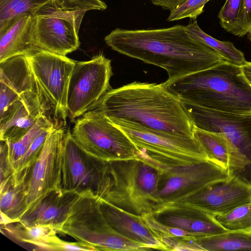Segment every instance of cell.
I'll return each instance as SVG.
<instances>
[{"label":"cell","mask_w":251,"mask_h":251,"mask_svg":"<svg viewBox=\"0 0 251 251\" xmlns=\"http://www.w3.org/2000/svg\"><path fill=\"white\" fill-rule=\"evenodd\" d=\"M79 10H104L107 8L106 4L102 0H70Z\"/></svg>","instance_id":"cell-35"},{"label":"cell","mask_w":251,"mask_h":251,"mask_svg":"<svg viewBox=\"0 0 251 251\" xmlns=\"http://www.w3.org/2000/svg\"><path fill=\"white\" fill-rule=\"evenodd\" d=\"M209 0H187L181 5L171 11L167 21H175L186 18L196 19L203 13L205 4Z\"/></svg>","instance_id":"cell-32"},{"label":"cell","mask_w":251,"mask_h":251,"mask_svg":"<svg viewBox=\"0 0 251 251\" xmlns=\"http://www.w3.org/2000/svg\"><path fill=\"white\" fill-rule=\"evenodd\" d=\"M26 55L50 108L65 124L68 116V89L75 61L39 49Z\"/></svg>","instance_id":"cell-12"},{"label":"cell","mask_w":251,"mask_h":251,"mask_svg":"<svg viewBox=\"0 0 251 251\" xmlns=\"http://www.w3.org/2000/svg\"><path fill=\"white\" fill-rule=\"evenodd\" d=\"M105 162L85 152L68 130L63 142L61 190L97 195L103 177Z\"/></svg>","instance_id":"cell-14"},{"label":"cell","mask_w":251,"mask_h":251,"mask_svg":"<svg viewBox=\"0 0 251 251\" xmlns=\"http://www.w3.org/2000/svg\"><path fill=\"white\" fill-rule=\"evenodd\" d=\"M114 124L136 146L139 157L151 160L161 168L187 166L208 159L194 137L178 136L123 123Z\"/></svg>","instance_id":"cell-8"},{"label":"cell","mask_w":251,"mask_h":251,"mask_svg":"<svg viewBox=\"0 0 251 251\" xmlns=\"http://www.w3.org/2000/svg\"><path fill=\"white\" fill-rule=\"evenodd\" d=\"M87 12L60 9L53 4L41 7L33 14L36 48L64 56L77 50L79 31Z\"/></svg>","instance_id":"cell-10"},{"label":"cell","mask_w":251,"mask_h":251,"mask_svg":"<svg viewBox=\"0 0 251 251\" xmlns=\"http://www.w3.org/2000/svg\"><path fill=\"white\" fill-rule=\"evenodd\" d=\"M152 214L161 223L191 232L198 237L228 231L218 223L213 214L186 202L164 206Z\"/></svg>","instance_id":"cell-17"},{"label":"cell","mask_w":251,"mask_h":251,"mask_svg":"<svg viewBox=\"0 0 251 251\" xmlns=\"http://www.w3.org/2000/svg\"><path fill=\"white\" fill-rule=\"evenodd\" d=\"M0 230L3 234L16 242L31 245L34 251H42L57 233L50 225L28 226L19 222L1 225Z\"/></svg>","instance_id":"cell-24"},{"label":"cell","mask_w":251,"mask_h":251,"mask_svg":"<svg viewBox=\"0 0 251 251\" xmlns=\"http://www.w3.org/2000/svg\"><path fill=\"white\" fill-rule=\"evenodd\" d=\"M93 108L114 123L194 137V126L181 101L161 83L135 81L111 89Z\"/></svg>","instance_id":"cell-2"},{"label":"cell","mask_w":251,"mask_h":251,"mask_svg":"<svg viewBox=\"0 0 251 251\" xmlns=\"http://www.w3.org/2000/svg\"><path fill=\"white\" fill-rule=\"evenodd\" d=\"M242 68L245 77L251 85V62L248 61Z\"/></svg>","instance_id":"cell-38"},{"label":"cell","mask_w":251,"mask_h":251,"mask_svg":"<svg viewBox=\"0 0 251 251\" xmlns=\"http://www.w3.org/2000/svg\"><path fill=\"white\" fill-rule=\"evenodd\" d=\"M199 251H251V229L227 231L209 236L197 237Z\"/></svg>","instance_id":"cell-25"},{"label":"cell","mask_w":251,"mask_h":251,"mask_svg":"<svg viewBox=\"0 0 251 251\" xmlns=\"http://www.w3.org/2000/svg\"><path fill=\"white\" fill-rule=\"evenodd\" d=\"M29 169L0 180V212L13 223L19 222L26 212L25 181Z\"/></svg>","instance_id":"cell-23"},{"label":"cell","mask_w":251,"mask_h":251,"mask_svg":"<svg viewBox=\"0 0 251 251\" xmlns=\"http://www.w3.org/2000/svg\"><path fill=\"white\" fill-rule=\"evenodd\" d=\"M51 129L44 131L35 139L24 155L16 164L13 174L20 173L26 171L34 165L41 151L48 134Z\"/></svg>","instance_id":"cell-31"},{"label":"cell","mask_w":251,"mask_h":251,"mask_svg":"<svg viewBox=\"0 0 251 251\" xmlns=\"http://www.w3.org/2000/svg\"><path fill=\"white\" fill-rule=\"evenodd\" d=\"M161 171L158 165L142 157L105 162L97 195L137 215L153 213Z\"/></svg>","instance_id":"cell-4"},{"label":"cell","mask_w":251,"mask_h":251,"mask_svg":"<svg viewBox=\"0 0 251 251\" xmlns=\"http://www.w3.org/2000/svg\"><path fill=\"white\" fill-rule=\"evenodd\" d=\"M42 251H96L98 250L94 246L82 242H75L63 240L55 234L44 246Z\"/></svg>","instance_id":"cell-33"},{"label":"cell","mask_w":251,"mask_h":251,"mask_svg":"<svg viewBox=\"0 0 251 251\" xmlns=\"http://www.w3.org/2000/svg\"><path fill=\"white\" fill-rule=\"evenodd\" d=\"M181 101L194 127L226 137L231 148L229 178L235 177L251 186V115L222 112Z\"/></svg>","instance_id":"cell-5"},{"label":"cell","mask_w":251,"mask_h":251,"mask_svg":"<svg viewBox=\"0 0 251 251\" xmlns=\"http://www.w3.org/2000/svg\"><path fill=\"white\" fill-rule=\"evenodd\" d=\"M244 0H226L218 15L222 27L233 35L243 9Z\"/></svg>","instance_id":"cell-30"},{"label":"cell","mask_w":251,"mask_h":251,"mask_svg":"<svg viewBox=\"0 0 251 251\" xmlns=\"http://www.w3.org/2000/svg\"><path fill=\"white\" fill-rule=\"evenodd\" d=\"M52 0L55 6L59 8L63 9H77L70 0Z\"/></svg>","instance_id":"cell-37"},{"label":"cell","mask_w":251,"mask_h":251,"mask_svg":"<svg viewBox=\"0 0 251 251\" xmlns=\"http://www.w3.org/2000/svg\"><path fill=\"white\" fill-rule=\"evenodd\" d=\"M183 202L201 208L214 215L224 214L239 206L251 202V186L233 176L205 187Z\"/></svg>","instance_id":"cell-16"},{"label":"cell","mask_w":251,"mask_h":251,"mask_svg":"<svg viewBox=\"0 0 251 251\" xmlns=\"http://www.w3.org/2000/svg\"><path fill=\"white\" fill-rule=\"evenodd\" d=\"M186 27L192 37L214 50L226 61L239 66H243L248 62L244 53L232 43L220 41L207 34L201 28L196 20L189 23Z\"/></svg>","instance_id":"cell-27"},{"label":"cell","mask_w":251,"mask_h":251,"mask_svg":"<svg viewBox=\"0 0 251 251\" xmlns=\"http://www.w3.org/2000/svg\"><path fill=\"white\" fill-rule=\"evenodd\" d=\"M100 200L101 209L108 223L117 232L145 245L150 250L168 251L141 216L124 210L102 199Z\"/></svg>","instance_id":"cell-19"},{"label":"cell","mask_w":251,"mask_h":251,"mask_svg":"<svg viewBox=\"0 0 251 251\" xmlns=\"http://www.w3.org/2000/svg\"><path fill=\"white\" fill-rule=\"evenodd\" d=\"M41 91L26 55H19L0 62V116L23 94Z\"/></svg>","instance_id":"cell-18"},{"label":"cell","mask_w":251,"mask_h":251,"mask_svg":"<svg viewBox=\"0 0 251 251\" xmlns=\"http://www.w3.org/2000/svg\"><path fill=\"white\" fill-rule=\"evenodd\" d=\"M251 30V0H245L234 35L243 37Z\"/></svg>","instance_id":"cell-34"},{"label":"cell","mask_w":251,"mask_h":251,"mask_svg":"<svg viewBox=\"0 0 251 251\" xmlns=\"http://www.w3.org/2000/svg\"><path fill=\"white\" fill-rule=\"evenodd\" d=\"M79 195L61 190L52 192L25 213L19 222L28 226L50 225L56 231L65 222Z\"/></svg>","instance_id":"cell-20"},{"label":"cell","mask_w":251,"mask_h":251,"mask_svg":"<svg viewBox=\"0 0 251 251\" xmlns=\"http://www.w3.org/2000/svg\"><path fill=\"white\" fill-rule=\"evenodd\" d=\"M161 84L182 101L222 112L251 115V85L242 66L226 61Z\"/></svg>","instance_id":"cell-3"},{"label":"cell","mask_w":251,"mask_h":251,"mask_svg":"<svg viewBox=\"0 0 251 251\" xmlns=\"http://www.w3.org/2000/svg\"><path fill=\"white\" fill-rule=\"evenodd\" d=\"M152 3L170 11L176 9L187 0H150Z\"/></svg>","instance_id":"cell-36"},{"label":"cell","mask_w":251,"mask_h":251,"mask_svg":"<svg viewBox=\"0 0 251 251\" xmlns=\"http://www.w3.org/2000/svg\"><path fill=\"white\" fill-rule=\"evenodd\" d=\"M249 33V39H250V41H251V30L248 32Z\"/></svg>","instance_id":"cell-39"},{"label":"cell","mask_w":251,"mask_h":251,"mask_svg":"<svg viewBox=\"0 0 251 251\" xmlns=\"http://www.w3.org/2000/svg\"><path fill=\"white\" fill-rule=\"evenodd\" d=\"M193 135L202 147L208 159L227 171L231 148L226 137L222 133L208 131L194 126Z\"/></svg>","instance_id":"cell-26"},{"label":"cell","mask_w":251,"mask_h":251,"mask_svg":"<svg viewBox=\"0 0 251 251\" xmlns=\"http://www.w3.org/2000/svg\"><path fill=\"white\" fill-rule=\"evenodd\" d=\"M228 178L226 170L209 159L187 166L163 168L154 212L164 206L183 202L205 187Z\"/></svg>","instance_id":"cell-9"},{"label":"cell","mask_w":251,"mask_h":251,"mask_svg":"<svg viewBox=\"0 0 251 251\" xmlns=\"http://www.w3.org/2000/svg\"><path fill=\"white\" fill-rule=\"evenodd\" d=\"M72 134L85 152L100 161L139 157V151L127 134L96 108L75 121Z\"/></svg>","instance_id":"cell-7"},{"label":"cell","mask_w":251,"mask_h":251,"mask_svg":"<svg viewBox=\"0 0 251 251\" xmlns=\"http://www.w3.org/2000/svg\"><path fill=\"white\" fill-rule=\"evenodd\" d=\"M214 216L218 223L227 230L251 229V202L239 206L226 214Z\"/></svg>","instance_id":"cell-29"},{"label":"cell","mask_w":251,"mask_h":251,"mask_svg":"<svg viewBox=\"0 0 251 251\" xmlns=\"http://www.w3.org/2000/svg\"><path fill=\"white\" fill-rule=\"evenodd\" d=\"M57 233L68 235L98 251H146L145 245L114 230L101 209L100 198L93 193L80 194Z\"/></svg>","instance_id":"cell-6"},{"label":"cell","mask_w":251,"mask_h":251,"mask_svg":"<svg viewBox=\"0 0 251 251\" xmlns=\"http://www.w3.org/2000/svg\"><path fill=\"white\" fill-rule=\"evenodd\" d=\"M111 61L102 53L88 61H76L67 93L68 116L71 121L92 109L111 89Z\"/></svg>","instance_id":"cell-11"},{"label":"cell","mask_w":251,"mask_h":251,"mask_svg":"<svg viewBox=\"0 0 251 251\" xmlns=\"http://www.w3.org/2000/svg\"><path fill=\"white\" fill-rule=\"evenodd\" d=\"M34 16L23 14L0 30V62L19 55H28L37 49L33 38Z\"/></svg>","instance_id":"cell-21"},{"label":"cell","mask_w":251,"mask_h":251,"mask_svg":"<svg viewBox=\"0 0 251 251\" xmlns=\"http://www.w3.org/2000/svg\"><path fill=\"white\" fill-rule=\"evenodd\" d=\"M64 129L57 126L48 134L25 181L26 212L50 193L61 190ZM25 212V213H26Z\"/></svg>","instance_id":"cell-13"},{"label":"cell","mask_w":251,"mask_h":251,"mask_svg":"<svg viewBox=\"0 0 251 251\" xmlns=\"http://www.w3.org/2000/svg\"><path fill=\"white\" fill-rule=\"evenodd\" d=\"M104 40L122 54L163 69L167 79L209 69L226 61L192 37L186 26L181 25L148 29L117 28Z\"/></svg>","instance_id":"cell-1"},{"label":"cell","mask_w":251,"mask_h":251,"mask_svg":"<svg viewBox=\"0 0 251 251\" xmlns=\"http://www.w3.org/2000/svg\"><path fill=\"white\" fill-rule=\"evenodd\" d=\"M54 126L55 124L50 119L44 115L41 116L29 130L18 141L12 143L0 140V180L13 173L16 164L40 134Z\"/></svg>","instance_id":"cell-22"},{"label":"cell","mask_w":251,"mask_h":251,"mask_svg":"<svg viewBox=\"0 0 251 251\" xmlns=\"http://www.w3.org/2000/svg\"><path fill=\"white\" fill-rule=\"evenodd\" d=\"M50 4H54L52 0H0V30L17 17L27 13L33 14Z\"/></svg>","instance_id":"cell-28"},{"label":"cell","mask_w":251,"mask_h":251,"mask_svg":"<svg viewBox=\"0 0 251 251\" xmlns=\"http://www.w3.org/2000/svg\"><path fill=\"white\" fill-rule=\"evenodd\" d=\"M50 109L41 91L23 94L0 116V140L18 141Z\"/></svg>","instance_id":"cell-15"}]
</instances>
